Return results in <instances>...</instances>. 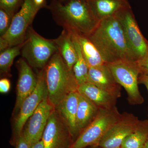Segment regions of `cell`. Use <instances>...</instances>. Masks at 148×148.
I'll return each instance as SVG.
<instances>
[{"instance_id": "cell-1", "label": "cell", "mask_w": 148, "mask_h": 148, "mask_svg": "<svg viewBox=\"0 0 148 148\" xmlns=\"http://www.w3.org/2000/svg\"><path fill=\"white\" fill-rule=\"evenodd\" d=\"M47 7L58 25L75 34L88 36L100 21L88 0H51Z\"/></svg>"}, {"instance_id": "cell-2", "label": "cell", "mask_w": 148, "mask_h": 148, "mask_svg": "<svg viewBox=\"0 0 148 148\" xmlns=\"http://www.w3.org/2000/svg\"><path fill=\"white\" fill-rule=\"evenodd\" d=\"M88 37L99 51L106 64L125 59L136 61L116 15L101 19Z\"/></svg>"}, {"instance_id": "cell-3", "label": "cell", "mask_w": 148, "mask_h": 148, "mask_svg": "<svg viewBox=\"0 0 148 148\" xmlns=\"http://www.w3.org/2000/svg\"><path fill=\"white\" fill-rule=\"evenodd\" d=\"M45 68L48 98L56 107L69 93L77 91L78 84L73 70L68 67L58 51Z\"/></svg>"}, {"instance_id": "cell-4", "label": "cell", "mask_w": 148, "mask_h": 148, "mask_svg": "<svg viewBox=\"0 0 148 148\" xmlns=\"http://www.w3.org/2000/svg\"><path fill=\"white\" fill-rule=\"evenodd\" d=\"M58 51L54 39H47L38 34L31 26L21 50L22 58L31 67L43 69Z\"/></svg>"}, {"instance_id": "cell-5", "label": "cell", "mask_w": 148, "mask_h": 148, "mask_svg": "<svg viewBox=\"0 0 148 148\" xmlns=\"http://www.w3.org/2000/svg\"><path fill=\"white\" fill-rule=\"evenodd\" d=\"M40 9L33 0H24L21 8L12 17L8 31L0 37L1 52L24 42L27 31Z\"/></svg>"}, {"instance_id": "cell-6", "label": "cell", "mask_w": 148, "mask_h": 148, "mask_svg": "<svg viewBox=\"0 0 148 148\" xmlns=\"http://www.w3.org/2000/svg\"><path fill=\"white\" fill-rule=\"evenodd\" d=\"M121 114L116 106L112 108L99 109L95 119L80 133L70 148L97 147L106 132L119 119Z\"/></svg>"}, {"instance_id": "cell-7", "label": "cell", "mask_w": 148, "mask_h": 148, "mask_svg": "<svg viewBox=\"0 0 148 148\" xmlns=\"http://www.w3.org/2000/svg\"><path fill=\"white\" fill-rule=\"evenodd\" d=\"M106 64L116 82L126 90L129 104L134 106L143 104L144 99L138 85V78L141 73L137 62L125 59Z\"/></svg>"}, {"instance_id": "cell-8", "label": "cell", "mask_w": 148, "mask_h": 148, "mask_svg": "<svg viewBox=\"0 0 148 148\" xmlns=\"http://www.w3.org/2000/svg\"><path fill=\"white\" fill-rule=\"evenodd\" d=\"M119 18L125 36L136 61L141 59L148 49V41L141 33L131 7L120 12Z\"/></svg>"}, {"instance_id": "cell-9", "label": "cell", "mask_w": 148, "mask_h": 148, "mask_svg": "<svg viewBox=\"0 0 148 148\" xmlns=\"http://www.w3.org/2000/svg\"><path fill=\"white\" fill-rule=\"evenodd\" d=\"M38 83L34 92L25 100L22 105L14 123V129L18 137L22 134L26 123L43 100L48 97L45 70L38 75Z\"/></svg>"}, {"instance_id": "cell-10", "label": "cell", "mask_w": 148, "mask_h": 148, "mask_svg": "<svg viewBox=\"0 0 148 148\" xmlns=\"http://www.w3.org/2000/svg\"><path fill=\"white\" fill-rule=\"evenodd\" d=\"M137 116L125 112L108 130L99 142L100 148H121L127 136L135 130L139 123Z\"/></svg>"}, {"instance_id": "cell-11", "label": "cell", "mask_w": 148, "mask_h": 148, "mask_svg": "<svg viewBox=\"0 0 148 148\" xmlns=\"http://www.w3.org/2000/svg\"><path fill=\"white\" fill-rule=\"evenodd\" d=\"M54 108L48 97H46L27 121L22 133L30 147L41 140L49 118Z\"/></svg>"}, {"instance_id": "cell-12", "label": "cell", "mask_w": 148, "mask_h": 148, "mask_svg": "<svg viewBox=\"0 0 148 148\" xmlns=\"http://www.w3.org/2000/svg\"><path fill=\"white\" fill-rule=\"evenodd\" d=\"M18 77L16 86V99L14 112H19L24 100L34 92L38 83V77L25 59L20 58L16 62Z\"/></svg>"}, {"instance_id": "cell-13", "label": "cell", "mask_w": 148, "mask_h": 148, "mask_svg": "<svg viewBox=\"0 0 148 148\" xmlns=\"http://www.w3.org/2000/svg\"><path fill=\"white\" fill-rule=\"evenodd\" d=\"M41 140L45 148H70L68 133L62 120L53 110L48 121Z\"/></svg>"}, {"instance_id": "cell-14", "label": "cell", "mask_w": 148, "mask_h": 148, "mask_svg": "<svg viewBox=\"0 0 148 148\" xmlns=\"http://www.w3.org/2000/svg\"><path fill=\"white\" fill-rule=\"evenodd\" d=\"M87 82L119 98L121 95V86L116 82L107 64L89 67Z\"/></svg>"}, {"instance_id": "cell-15", "label": "cell", "mask_w": 148, "mask_h": 148, "mask_svg": "<svg viewBox=\"0 0 148 148\" xmlns=\"http://www.w3.org/2000/svg\"><path fill=\"white\" fill-rule=\"evenodd\" d=\"M79 98V93L77 91L70 92L56 107V112L73 138L78 135L76 119Z\"/></svg>"}, {"instance_id": "cell-16", "label": "cell", "mask_w": 148, "mask_h": 148, "mask_svg": "<svg viewBox=\"0 0 148 148\" xmlns=\"http://www.w3.org/2000/svg\"><path fill=\"white\" fill-rule=\"evenodd\" d=\"M77 92L99 109H110L116 107L118 98L113 94L88 82L79 86Z\"/></svg>"}, {"instance_id": "cell-17", "label": "cell", "mask_w": 148, "mask_h": 148, "mask_svg": "<svg viewBox=\"0 0 148 148\" xmlns=\"http://www.w3.org/2000/svg\"><path fill=\"white\" fill-rule=\"evenodd\" d=\"M92 12L101 20L131 7L128 0H88Z\"/></svg>"}, {"instance_id": "cell-18", "label": "cell", "mask_w": 148, "mask_h": 148, "mask_svg": "<svg viewBox=\"0 0 148 148\" xmlns=\"http://www.w3.org/2000/svg\"><path fill=\"white\" fill-rule=\"evenodd\" d=\"M99 110L92 102L79 93L76 119L78 135L95 119Z\"/></svg>"}, {"instance_id": "cell-19", "label": "cell", "mask_w": 148, "mask_h": 148, "mask_svg": "<svg viewBox=\"0 0 148 148\" xmlns=\"http://www.w3.org/2000/svg\"><path fill=\"white\" fill-rule=\"evenodd\" d=\"M54 40L64 61L69 69L73 70L77 61V53L71 34L64 29L60 36Z\"/></svg>"}, {"instance_id": "cell-20", "label": "cell", "mask_w": 148, "mask_h": 148, "mask_svg": "<svg viewBox=\"0 0 148 148\" xmlns=\"http://www.w3.org/2000/svg\"><path fill=\"white\" fill-rule=\"evenodd\" d=\"M75 35L76 36L83 55L89 67H95L106 64L99 51L88 37Z\"/></svg>"}, {"instance_id": "cell-21", "label": "cell", "mask_w": 148, "mask_h": 148, "mask_svg": "<svg viewBox=\"0 0 148 148\" xmlns=\"http://www.w3.org/2000/svg\"><path fill=\"white\" fill-rule=\"evenodd\" d=\"M148 140V120L140 121L135 130L125 139L121 148H143Z\"/></svg>"}, {"instance_id": "cell-22", "label": "cell", "mask_w": 148, "mask_h": 148, "mask_svg": "<svg viewBox=\"0 0 148 148\" xmlns=\"http://www.w3.org/2000/svg\"><path fill=\"white\" fill-rule=\"evenodd\" d=\"M71 34L77 53V61L73 67V70L77 82L79 86L87 82L89 67L83 55L76 36L73 33Z\"/></svg>"}, {"instance_id": "cell-23", "label": "cell", "mask_w": 148, "mask_h": 148, "mask_svg": "<svg viewBox=\"0 0 148 148\" xmlns=\"http://www.w3.org/2000/svg\"><path fill=\"white\" fill-rule=\"evenodd\" d=\"M24 43L18 45L9 47L1 51L0 54V71L1 73L9 75L14 60L21 53Z\"/></svg>"}, {"instance_id": "cell-24", "label": "cell", "mask_w": 148, "mask_h": 148, "mask_svg": "<svg viewBox=\"0 0 148 148\" xmlns=\"http://www.w3.org/2000/svg\"><path fill=\"white\" fill-rule=\"evenodd\" d=\"M24 0H0V8L5 11L11 17L19 10Z\"/></svg>"}, {"instance_id": "cell-25", "label": "cell", "mask_w": 148, "mask_h": 148, "mask_svg": "<svg viewBox=\"0 0 148 148\" xmlns=\"http://www.w3.org/2000/svg\"><path fill=\"white\" fill-rule=\"evenodd\" d=\"M12 17L8 13L0 8V35L2 36L6 33L10 27Z\"/></svg>"}, {"instance_id": "cell-26", "label": "cell", "mask_w": 148, "mask_h": 148, "mask_svg": "<svg viewBox=\"0 0 148 148\" xmlns=\"http://www.w3.org/2000/svg\"><path fill=\"white\" fill-rule=\"evenodd\" d=\"M136 62L140 69V74L148 75V49L143 58Z\"/></svg>"}, {"instance_id": "cell-27", "label": "cell", "mask_w": 148, "mask_h": 148, "mask_svg": "<svg viewBox=\"0 0 148 148\" xmlns=\"http://www.w3.org/2000/svg\"><path fill=\"white\" fill-rule=\"evenodd\" d=\"M10 82L7 78H3L0 80V92L1 93H7L10 88Z\"/></svg>"}, {"instance_id": "cell-28", "label": "cell", "mask_w": 148, "mask_h": 148, "mask_svg": "<svg viewBox=\"0 0 148 148\" xmlns=\"http://www.w3.org/2000/svg\"><path fill=\"white\" fill-rule=\"evenodd\" d=\"M29 143L24 138L23 134H21L18 137L16 148H30Z\"/></svg>"}, {"instance_id": "cell-29", "label": "cell", "mask_w": 148, "mask_h": 148, "mask_svg": "<svg viewBox=\"0 0 148 148\" xmlns=\"http://www.w3.org/2000/svg\"><path fill=\"white\" fill-rule=\"evenodd\" d=\"M138 83L144 84L147 88L148 92V75L140 74L138 78Z\"/></svg>"}, {"instance_id": "cell-30", "label": "cell", "mask_w": 148, "mask_h": 148, "mask_svg": "<svg viewBox=\"0 0 148 148\" xmlns=\"http://www.w3.org/2000/svg\"><path fill=\"white\" fill-rule=\"evenodd\" d=\"M33 1L37 6L40 8H42L47 6L46 0H33Z\"/></svg>"}, {"instance_id": "cell-31", "label": "cell", "mask_w": 148, "mask_h": 148, "mask_svg": "<svg viewBox=\"0 0 148 148\" xmlns=\"http://www.w3.org/2000/svg\"><path fill=\"white\" fill-rule=\"evenodd\" d=\"M31 148H45L42 140H41L37 142L34 145L32 146Z\"/></svg>"}, {"instance_id": "cell-32", "label": "cell", "mask_w": 148, "mask_h": 148, "mask_svg": "<svg viewBox=\"0 0 148 148\" xmlns=\"http://www.w3.org/2000/svg\"><path fill=\"white\" fill-rule=\"evenodd\" d=\"M143 148H148V140L147 141V143H146L145 145L144 146Z\"/></svg>"}, {"instance_id": "cell-33", "label": "cell", "mask_w": 148, "mask_h": 148, "mask_svg": "<svg viewBox=\"0 0 148 148\" xmlns=\"http://www.w3.org/2000/svg\"><path fill=\"white\" fill-rule=\"evenodd\" d=\"M96 148H100L99 147H96Z\"/></svg>"}]
</instances>
